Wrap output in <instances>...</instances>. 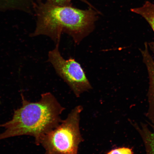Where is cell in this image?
<instances>
[{"label": "cell", "instance_id": "obj_10", "mask_svg": "<svg viewBox=\"0 0 154 154\" xmlns=\"http://www.w3.org/2000/svg\"><path fill=\"white\" fill-rule=\"evenodd\" d=\"M132 149L131 148L122 147L111 150L107 154H133Z\"/></svg>", "mask_w": 154, "mask_h": 154}, {"label": "cell", "instance_id": "obj_2", "mask_svg": "<svg viewBox=\"0 0 154 154\" xmlns=\"http://www.w3.org/2000/svg\"><path fill=\"white\" fill-rule=\"evenodd\" d=\"M22 105L14 112L12 119L0 125L5 130L0 134V140L13 137H33L39 145L42 137L56 128L61 121L60 115L65 109L50 92L42 94L39 101L27 100L21 94Z\"/></svg>", "mask_w": 154, "mask_h": 154}, {"label": "cell", "instance_id": "obj_6", "mask_svg": "<svg viewBox=\"0 0 154 154\" xmlns=\"http://www.w3.org/2000/svg\"><path fill=\"white\" fill-rule=\"evenodd\" d=\"M37 0H0V11L19 10L30 12Z\"/></svg>", "mask_w": 154, "mask_h": 154}, {"label": "cell", "instance_id": "obj_7", "mask_svg": "<svg viewBox=\"0 0 154 154\" xmlns=\"http://www.w3.org/2000/svg\"><path fill=\"white\" fill-rule=\"evenodd\" d=\"M136 128L143 139L147 154H154V124L151 130L144 125Z\"/></svg>", "mask_w": 154, "mask_h": 154}, {"label": "cell", "instance_id": "obj_1", "mask_svg": "<svg viewBox=\"0 0 154 154\" xmlns=\"http://www.w3.org/2000/svg\"><path fill=\"white\" fill-rule=\"evenodd\" d=\"M33 10L37 22L32 37L46 35L56 44L59 43L63 32L70 36L75 43L79 44L93 31L100 14L97 9L91 7L82 10L72 6L58 5L40 0L35 4Z\"/></svg>", "mask_w": 154, "mask_h": 154}, {"label": "cell", "instance_id": "obj_4", "mask_svg": "<svg viewBox=\"0 0 154 154\" xmlns=\"http://www.w3.org/2000/svg\"><path fill=\"white\" fill-rule=\"evenodd\" d=\"M59 43L48 54V61L52 65L57 74L70 87L76 97L91 90L92 86L81 65L75 59L66 60L61 56Z\"/></svg>", "mask_w": 154, "mask_h": 154}, {"label": "cell", "instance_id": "obj_3", "mask_svg": "<svg viewBox=\"0 0 154 154\" xmlns=\"http://www.w3.org/2000/svg\"><path fill=\"white\" fill-rule=\"evenodd\" d=\"M82 106L75 107L67 118L40 139L45 154H78L79 144L83 140L80 134Z\"/></svg>", "mask_w": 154, "mask_h": 154}, {"label": "cell", "instance_id": "obj_9", "mask_svg": "<svg viewBox=\"0 0 154 154\" xmlns=\"http://www.w3.org/2000/svg\"><path fill=\"white\" fill-rule=\"evenodd\" d=\"M46 1H49L54 5H60V6H72L71 2L73 0H46ZM79 1H82L86 4L87 5L89 6V7L95 8L87 0H79Z\"/></svg>", "mask_w": 154, "mask_h": 154}, {"label": "cell", "instance_id": "obj_5", "mask_svg": "<svg viewBox=\"0 0 154 154\" xmlns=\"http://www.w3.org/2000/svg\"><path fill=\"white\" fill-rule=\"evenodd\" d=\"M144 63L147 70L149 79L148 92L149 109L148 116L154 124V45L151 43L145 44L144 49L141 50Z\"/></svg>", "mask_w": 154, "mask_h": 154}, {"label": "cell", "instance_id": "obj_8", "mask_svg": "<svg viewBox=\"0 0 154 154\" xmlns=\"http://www.w3.org/2000/svg\"><path fill=\"white\" fill-rule=\"evenodd\" d=\"M131 11L145 19L154 32V5L153 3L147 1L142 7L131 9Z\"/></svg>", "mask_w": 154, "mask_h": 154}, {"label": "cell", "instance_id": "obj_11", "mask_svg": "<svg viewBox=\"0 0 154 154\" xmlns=\"http://www.w3.org/2000/svg\"><path fill=\"white\" fill-rule=\"evenodd\" d=\"M1 103V100H0V103Z\"/></svg>", "mask_w": 154, "mask_h": 154}]
</instances>
